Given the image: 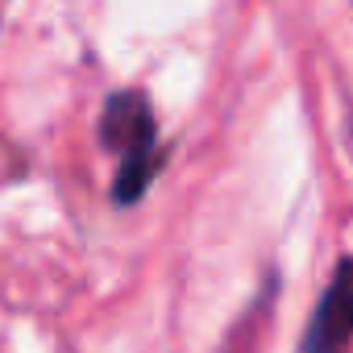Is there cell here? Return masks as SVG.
I'll use <instances>...</instances> for the list:
<instances>
[{
	"label": "cell",
	"mask_w": 353,
	"mask_h": 353,
	"mask_svg": "<svg viewBox=\"0 0 353 353\" xmlns=\"http://www.w3.org/2000/svg\"><path fill=\"white\" fill-rule=\"evenodd\" d=\"M100 141H104V150L117 154L112 204L117 208H133L150 192V183L158 179V170L166 162L150 100L141 92H133V88L112 92L104 112H100Z\"/></svg>",
	"instance_id": "6da1fadb"
},
{
	"label": "cell",
	"mask_w": 353,
	"mask_h": 353,
	"mask_svg": "<svg viewBox=\"0 0 353 353\" xmlns=\"http://www.w3.org/2000/svg\"><path fill=\"white\" fill-rule=\"evenodd\" d=\"M349 345H353V258H341L303 324L299 353H345Z\"/></svg>",
	"instance_id": "7a4b0ae2"
}]
</instances>
